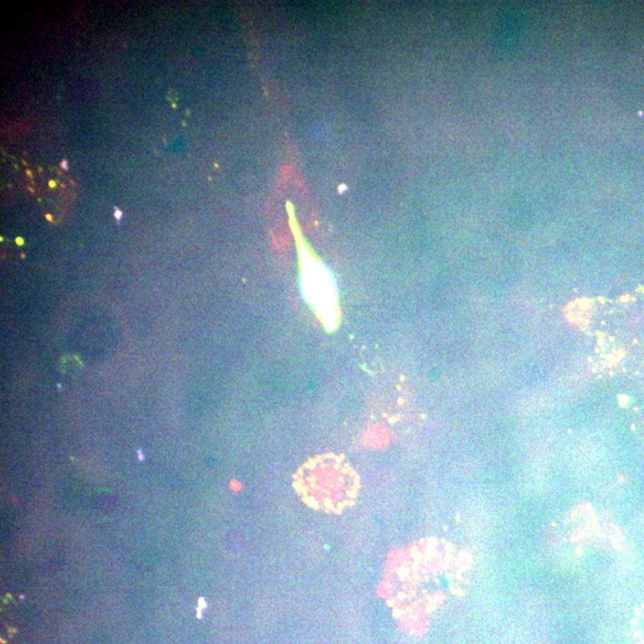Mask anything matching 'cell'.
<instances>
[{
    "label": "cell",
    "mask_w": 644,
    "mask_h": 644,
    "mask_svg": "<svg viewBox=\"0 0 644 644\" xmlns=\"http://www.w3.org/2000/svg\"><path fill=\"white\" fill-rule=\"evenodd\" d=\"M292 486L313 510L342 513L356 503L361 479L345 457L322 453L311 457L297 469Z\"/></svg>",
    "instance_id": "6da1fadb"
},
{
    "label": "cell",
    "mask_w": 644,
    "mask_h": 644,
    "mask_svg": "<svg viewBox=\"0 0 644 644\" xmlns=\"http://www.w3.org/2000/svg\"><path fill=\"white\" fill-rule=\"evenodd\" d=\"M303 256L304 280L307 284V292L311 294V301L320 313L322 311L323 320L330 321V315H333L335 306L330 276L321 265L313 261V258L306 254Z\"/></svg>",
    "instance_id": "7a4b0ae2"
},
{
    "label": "cell",
    "mask_w": 644,
    "mask_h": 644,
    "mask_svg": "<svg viewBox=\"0 0 644 644\" xmlns=\"http://www.w3.org/2000/svg\"><path fill=\"white\" fill-rule=\"evenodd\" d=\"M121 215H122L121 214V211H119V213L117 211V213H116V217H117V219H121Z\"/></svg>",
    "instance_id": "3957f363"
}]
</instances>
